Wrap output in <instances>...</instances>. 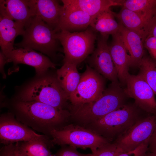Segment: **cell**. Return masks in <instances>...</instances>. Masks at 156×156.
<instances>
[{
  "instance_id": "13",
  "label": "cell",
  "mask_w": 156,
  "mask_h": 156,
  "mask_svg": "<svg viewBox=\"0 0 156 156\" xmlns=\"http://www.w3.org/2000/svg\"><path fill=\"white\" fill-rule=\"evenodd\" d=\"M6 57L7 63L12 62L14 66L22 64L34 67L38 75H42L50 68H55L57 65L48 57L32 49L23 48L14 49Z\"/></svg>"
},
{
  "instance_id": "30",
  "label": "cell",
  "mask_w": 156,
  "mask_h": 156,
  "mask_svg": "<svg viewBox=\"0 0 156 156\" xmlns=\"http://www.w3.org/2000/svg\"><path fill=\"white\" fill-rule=\"evenodd\" d=\"M143 45L148 50L151 57L156 61V38L148 36L144 40Z\"/></svg>"
},
{
  "instance_id": "22",
  "label": "cell",
  "mask_w": 156,
  "mask_h": 156,
  "mask_svg": "<svg viewBox=\"0 0 156 156\" xmlns=\"http://www.w3.org/2000/svg\"><path fill=\"white\" fill-rule=\"evenodd\" d=\"M67 3L76 6L92 18L110 9L111 7L122 6L121 0H64Z\"/></svg>"
},
{
  "instance_id": "21",
  "label": "cell",
  "mask_w": 156,
  "mask_h": 156,
  "mask_svg": "<svg viewBox=\"0 0 156 156\" xmlns=\"http://www.w3.org/2000/svg\"><path fill=\"white\" fill-rule=\"evenodd\" d=\"M56 74L57 78L69 99L77 88L81 78L77 66L69 62H64L63 66L57 70Z\"/></svg>"
},
{
  "instance_id": "16",
  "label": "cell",
  "mask_w": 156,
  "mask_h": 156,
  "mask_svg": "<svg viewBox=\"0 0 156 156\" xmlns=\"http://www.w3.org/2000/svg\"><path fill=\"white\" fill-rule=\"evenodd\" d=\"M112 36V40L109 45V51L120 83L122 85H126V79L129 74L130 57L127 54L119 31Z\"/></svg>"
},
{
  "instance_id": "33",
  "label": "cell",
  "mask_w": 156,
  "mask_h": 156,
  "mask_svg": "<svg viewBox=\"0 0 156 156\" xmlns=\"http://www.w3.org/2000/svg\"><path fill=\"white\" fill-rule=\"evenodd\" d=\"M148 151L156 152V124L149 140Z\"/></svg>"
},
{
  "instance_id": "11",
  "label": "cell",
  "mask_w": 156,
  "mask_h": 156,
  "mask_svg": "<svg viewBox=\"0 0 156 156\" xmlns=\"http://www.w3.org/2000/svg\"><path fill=\"white\" fill-rule=\"evenodd\" d=\"M124 89L128 97L133 99L135 104L148 113L156 114V101L154 94L150 86L139 74L128 75Z\"/></svg>"
},
{
  "instance_id": "9",
  "label": "cell",
  "mask_w": 156,
  "mask_h": 156,
  "mask_svg": "<svg viewBox=\"0 0 156 156\" xmlns=\"http://www.w3.org/2000/svg\"><path fill=\"white\" fill-rule=\"evenodd\" d=\"M50 138L39 134L18 121L14 114L8 113L0 118V139L4 145L28 141L35 139L50 141Z\"/></svg>"
},
{
  "instance_id": "24",
  "label": "cell",
  "mask_w": 156,
  "mask_h": 156,
  "mask_svg": "<svg viewBox=\"0 0 156 156\" xmlns=\"http://www.w3.org/2000/svg\"><path fill=\"white\" fill-rule=\"evenodd\" d=\"M18 149L23 156H53L50 150L51 141L35 139L16 143Z\"/></svg>"
},
{
  "instance_id": "32",
  "label": "cell",
  "mask_w": 156,
  "mask_h": 156,
  "mask_svg": "<svg viewBox=\"0 0 156 156\" xmlns=\"http://www.w3.org/2000/svg\"><path fill=\"white\" fill-rule=\"evenodd\" d=\"M145 35L146 38L148 36L156 38V10L147 25Z\"/></svg>"
},
{
  "instance_id": "20",
  "label": "cell",
  "mask_w": 156,
  "mask_h": 156,
  "mask_svg": "<svg viewBox=\"0 0 156 156\" xmlns=\"http://www.w3.org/2000/svg\"><path fill=\"white\" fill-rule=\"evenodd\" d=\"M113 14L124 27L138 34L144 42L146 27L153 16H144L123 7L118 13Z\"/></svg>"
},
{
  "instance_id": "25",
  "label": "cell",
  "mask_w": 156,
  "mask_h": 156,
  "mask_svg": "<svg viewBox=\"0 0 156 156\" xmlns=\"http://www.w3.org/2000/svg\"><path fill=\"white\" fill-rule=\"evenodd\" d=\"M139 67L138 74L148 84L156 95V61L151 57L144 56Z\"/></svg>"
},
{
  "instance_id": "35",
  "label": "cell",
  "mask_w": 156,
  "mask_h": 156,
  "mask_svg": "<svg viewBox=\"0 0 156 156\" xmlns=\"http://www.w3.org/2000/svg\"><path fill=\"white\" fill-rule=\"evenodd\" d=\"M146 156H156V152H150L148 151Z\"/></svg>"
},
{
  "instance_id": "26",
  "label": "cell",
  "mask_w": 156,
  "mask_h": 156,
  "mask_svg": "<svg viewBox=\"0 0 156 156\" xmlns=\"http://www.w3.org/2000/svg\"><path fill=\"white\" fill-rule=\"evenodd\" d=\"M122 7L145 16H153L156 10V0H122Z\"/></svg>"
},
{
  "instance_id": "31",
  "label": "cell",
  "mask_w": 156,
  "mask_h": 156,
  "mask_svg": "<svg viewBox=\"0 0 156 156\" xmlns=\"http://www.w3.org/2000/svg\"><path fill=\"white\" fill-rule=\"evenodd\" d=\"M0 156H23L19 152L16 143L4 145L0 150Z\"/></svg>"
},
{
  "instance_id": "14",
  "label": "cell",
  "mask_w": 156,
  "mask_h": 156,
  "mask_svg": "<svg viewBox=\"0 0 156 156\" xmlns=\"http://www.w3.org/2000/svg\"><path fill=\"white\" fill-rule=\"evenodd\" d=\"M63 10L57 32L84 31L90 27L92 18L78 7L62 0Z\"/></svg>"
},
{
  "instance_id": "3",
  "label": "cell",
  "mask_w": 156,
  "mask_h": 156,
  "mask_svg": "<svg viewBox=\"0 0 156 156\" xmlns=\"http://www.w3.org/2000/svg\"><path fill=\"white\" fill-rule=\"evenodd\" d=\"M134 103L126 104L84 127L109 141L115 140L143 117Z\"/></svg>"
},
{
  "instance_id": "4",
  "label": "cell",
  "mask_w": 156,
  "mask_h": 156,
  "mask_svg": "<svg viewBox=\"0 0 156 156\" xmlns=\"http://www.w3.org/2000/svg\"><path fill=\"white\" fill-rule=\"evenodd\" d=\"M56 31L39 17H32L25 27L21 41L14 44L16 48H23L38 51L51 57L58 51L63 50L56 38Z\"/></svg>"
},
{
  "instance_id": "19",
  "label": "cell",
  "mask_w": 156,
  "mask_h": 156,
  "mask_svg": "<svg viewBox=\"0 0 156 156\" xmlns=\"http://www.w3.org/2000/svg\"><path fill=\"white\" fill-rule=\"evenodd\" d=\"M120 23L119 33L127 51L129 53L130 66L139 67L144 53L142 38L138 34Z\"/></svg>"
},
{
  "instance_id": "8",
  "label": "cell",
  "mask_w": 156,
  "mask_h": 156,
  "mask_svg": "<svg viewBox=\"0 0 156 156\" xmlns=\"http://www.w3.org/2000/svg\"><path fill=\"white\" fill-rule=\"evenodd\" d=\"M103 76L88 65L81 75L79 82L69 101L72 105L90 103L99 99L105 90Z\"/></svg>"
},
{
  "instance_id": "29",
  "label": "cell",
  "mask_w": 156,
  "mask_h": 156,
  "mask_svg": "<svg viewBox=\"0 0 156 156\" xmlns=\"http://www.w3.org/2000/svg\"><path fill=\"white\" fill-rule=\"evenodd\" d=\"M149 140L144 142L133 150L122 152L117 156H146L148 150Z\"/></svg>"
},
{
  "instance_id": "18",
  "label": "cell",
  "mask_w": 156,
  "mask_h": 156,
  "mask_svg": "<svg viewBox=\"0 0 156 156\" xmlns=\"http://www.w3.org/2000/svg\"><path fill=\"white\" fill-rule=\"evenodd\" d=\"M0 15L25 27L32 17L28 0H0Z\"/></svg>"
},
{
  "instance_id": "15",
  "label": "cell",
  "mask_w": 156,
  "mask_h": 156,
  "mask_svg": "<svg viewBox=\"0 0 156 156\" xmlns=\"http://www.w3.org/2000/svg\"><path fill=\"white\" fill-rule=\"evenodd\" d=\"M32 16H37L56 32L63 10V5L55 0H28Z\"/></svg>"
},
{
  "instance_id": "7",
  "label": "cell",
  "mask_w": 156,
  "mask_h": 156,
  "mask_svg": "<svg viewBox=\"0 0 156 156\" xmlns=\"http://www.w3.org/2000/svg\"><path fill=\"white\" fill-rule=\"evenodd\" d=\"M53 145H68L76 148H90L93 154L110 141L95 132L79 125L71 124L51 131Z\"/></svg>"
},
{
  "instance_id": "23",
  "label": "cell",
  "mask_w": 156,
  "mask_h": 156,
  "mask_svg": "<svg viewBox=\"0 0 156 156\" xmlns=\"http://www.w3.org/2000/svg\"><path fill=\"white\" fill-rule=\"evenodd\" d=\"M110 9L92 18L90 27L103 35H112L119 32L120 23L115 20Z\"/></svg>"
},
{
  "instance_id": "10",
  "label": "cell",
  "mask_w": 156,
  "mask_h": 156,
  "mask_svg": "<svg viewBox=\"0 0 156 156\" xmlns=\"http://www.w3.org/2000/svg\"><path fill=\"white\" fill-rule=\"evenodd\" d=\"M156 124V114L143 117L114 142L123 152L134 150L149 140Z\"/></svg>"
},
{
  "instance_id": "17",
  "label": "cell",
  "mask_w": 156,
  "mask_h": 156,
  "mask_svg": "<svg viewBox=\"0 0 156 156\" xmlns=\"http://www.w3.org/2000/svg\"><path fill=\"white\" fill-rule=\"evenodd\" d=\"M24 31L23 25L0 15V46L1 51L5 57L15 49L16 37L22 36Z\"/></svg>"
},
{
  "instance_id": "2",
  "label": "cell",
  "mask_w": 156,
  "mask_h": 156,
  "mask_svg": "<svg viewBox=\"0 0 156 156\" xmlns=\"http://www.w3.org/2000/svg\"><path fill=\"white\" fill-rule=\"evenodd\" d=\"M124 89L119 83L112 82L97 100L83 104L70 105V118L85 126L116 110L125 104Z\"/></svg>"
},
{
  "instance_id": "34",
  "label": "cell",
  "mask_w": 156,
  "mask_h": 156,
  "mask_svg": "<svg viewBox=\"0 0 156 156\" xmlns=\"http://www.w3.org/2000/svg\"><path fill=\"white\" fill-rule=\"evenodd\" d=\"M7 63V61L6 57L3 53L1 51L0 52V72L4 79L6 78V75L4 71V67L5 64Z\"/></svg>"
},
{
  "instance_id": "12",
  "label": "cell",
  "mask_w": 156,
  "mask_h": 156,
  "mask_svg": "<svg viewBox=\"0 0 156 156\" xmlns=\"http://www.w3.org/2000/svg\"><path fill=\"white\" fill-rule=\"evenodd\" d=\"M109 35L100 34L97 46L88 59L89 66L112 81L118 83L117 70L109 51L107 40Z\"/></svg>"
},
{
  "instance_id": "5",
  "label": "cell",
  "mask_w": 156,
  "mask_h": 156,
  "mask_svg": "<svg viewBox=\"0 0 156 156\" xmlns=\"http://www.w3.org/2000/svg\"><path fill=\"white\" fill-rule=\"evenodd\" d=\"M18 101L42 103L61 109H67L69 99L57 77L47 76L36 79L21 92Z\"/></svg>"
},
{
  "instance_id": "27",
  "label": "cell",
  "mask_w": 156,
  "mask_h": 156,
  "mask_svg": "<svg viewBox=\"0 0 156 156\" xmlns=\"http://www.w3.org/2000/svg\"><path fill=\"white\" fill-rule=\"evenodd\" d=\"M123 152L115 143L109 142L99 148L93 154V156H117Z\"/></svg>"
},
{
  "instance_id": "6",
  "label": "cell",
  "mask_w": 156,
  "mask_h": 156,
  "mask_svg": "<svg viewBox=\"0 0 156 156\" xmlns=\"http://www.w3.org/2000/svg\"><path fill=\"white\" fill-rule=\"evenodd\" d=\"M90 26L80 32H70L64 31L57 32L56 38L62 47L64 53V62L77 66L94 51L98 36Z\"/></svg>"
},
{
  "instance_id": "1",
  "label": "cell",
  "mask_w": 156,
  "mask_h": 156,
  "mask_svg": "<svg viewBox=\"0 0 156 156\" xmlns=\"http://www.w3.org/2000/svg\"><path fill=\"white\" fill-rule=\"evenodd\" d=\"M14 108L18 121L49 137L52 130L66 125L70 116L69 110L37 101H18Z\"/></svg>"
},
{
  "instance_id": "28",
  "label": "cell",
  "mask_w": 156,
  "mask_h": 156,
  "mask_svg": "<svg viewBox=\"0 0 156 156\" xmlns=\"http://www.w3.org/2000/svg\"><path fill=\"white\" fill-rule=\"evenodd\" d=\"M62 147L53 156H93L92 153L84 154L80 153L77 150V148L66 145Z\"/></svg>"
}]
</instances>
